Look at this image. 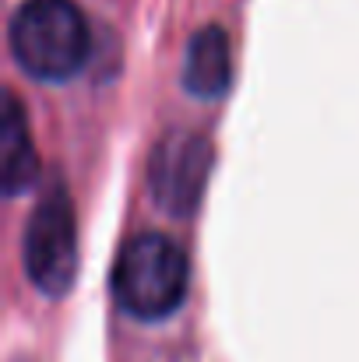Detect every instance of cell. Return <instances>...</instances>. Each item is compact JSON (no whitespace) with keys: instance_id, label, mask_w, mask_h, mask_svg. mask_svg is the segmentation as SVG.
<instances>
[{"instance_id":"cell-1","label":"cell","mask_w":359,"mask_h":362,"mask_svg":"<svg viewBox=\"0 0 359 362\" xmlns=\"http://www.w3.org/2000/svg\"><path fill=\"white\" fill-rule=\"evenodd\" d=\"M18 67L42 81H64L89 60V21L74 0H21L7 21Z\"/></svg>"},{"instance_id":"cell-2","label":"cell","mask_w":359,"mask_h":362,"mask_svg":"<svg viewBox=\"0 0 359 362\" xmlns=\"http://www.w3.org/2000/svg\"><path fill=\"white\" fill-rule=\"evenodd\" d=\"M110 288L120 310L137 320L169 317L187 292V253L183 246L155 229L134 233L120 243Z\"/></svg>"},{"instance_id":"cell-3","label":"cell","mask_w":359,"mask_h":362,"mask_svg":"<svg viewBox=\"0 0 359 362\" xmlns=\"http://www.w3.org/2000/svg\"><path fill=\"white\" fill-rule=\"evenodd\" d=\"M21 264L28 281L42 296H64L78 271V218L71 194L60 180H50L25 218Z\"/></svg>"},{"instance_id":"cell-4","label":"cell","mask_w":359,"mask_h":362,"mask_svg":"<svg viewBox=\"0 0 359 362\" xmlns=\"http://www.w3.org/2000/svg\"><path fill=\"white\" fill-rule=\"evenodd\" d=\"M212 148L201 134L169 130L155 141L148 158V190L169 211H190L205 190Z\"/></svg>"},{"instance_id":"cell-5","label":"cell","mask_w":359,"mask_h":362,"mask_svg":"<svg viewBox=\"0 0 359 362\" xmlns=\"http://www.w3.org/2000/svg\"><path fill=\"white\" fill-rule=\"evenodd\" d=\"M180 81L190 95L215 99L229 85V35L219 25H201L183 49Z\"/></svg>"},{"instance_id":"cell-6","label":"cell","mask_w":359,"mask_h":362,"mask_svg":"<svg viewBox=\"0 0 359 362\" xmlns=\"http://www.w3.org/2000/svg\"><path fill=\"white\" fill-rule=\"evenodd\" d=\"M39 173V155L32 144V130L25 106L14 92L4 95V117H0V183L4 194H21Z\"/></svg>"}]
</instances>
